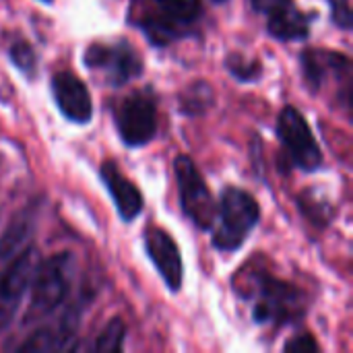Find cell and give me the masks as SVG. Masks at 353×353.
<instances>
[{"mask_svg": "<svg viewBox=\"0 0 353 353\" xmlns=\"http://www.w3.org/2000/svg\"><path fill=\"white\" fill-rule=\"evenodd\" d=\"M174 172H176L184 213L201 230L213 228V223L217 219V207H215L213 196H211L207 184L203 182L194 161L188 155H178L174 161Z\"/></svg>", "mask_w": 353, "mask_h": 353, "instance_id": "cell-7", "label": "cell"}, {"mask_svg": "<svg viewBox=\"0 0 353 353\" xmlns=\"http://www.w3.org/2000/svg\"><path fill=\"white\" fill-rule=\"evenodd\" d=\"M8 56L12 60V64L27 77H31L35 72V66H37V58H35V52L33 48L29 46L27 39H14L8 43Z\"/></svg>", "mask_w": 353, "mask_h": 353, "instance_id": "cell-18", "label": "cell"}, {"mask_svg": "<svg viewBox=\"0 0 353 353\" xmlns=\"http://www.w3.org/2000/svg\"><path fill=\"white\" fill-rule=\"evenodd\" d=\"M85 64L105 77L110 85H124L141 74L143 60L128 41L116 43H93L85 52Z\"/></svg>", "mask_w": 353, "mask_h": 353, "instance_id": "cell-9", "label": "cell"}, {"mask_svg": "<svg viewBox=\"0 0 353 353\" xmlns=\"http://www.w3.org/2000/svg\"><path fill=\"white\" fill-rule=\"evenodd\" d=\"M52 91H54V97H56L60 112L68 120L79 122V124H85L91 120V116H93L91 95L85 87V83L77 74H72L68 70L54 74Z\"/></svg>", "mask_w": 353, "mask_h": 353, "instance_id": "cell-10", "label": "cell"}, {"mask_svg": "<svg viewBox=\"0 0 353 353\" xmlns=\"http://www.w3.org/2000/svg\"><path fill=\"white\" fill-rule=\"evenodd\" d=\"M101 180L114 199L118 213L124 221H132L143 211V194L141 190L120 172L114 161L101 163Z\"/></svg>", "mask_w": 353, "mask_h": 353, "instance_id": "cell-13", "label": "cell"}, {"mask_svg": "<svg viewBox=\"0 0 353 353\" xmlns=\"http://www.w3.org/2000/svg\"><path fill=\"white\" fill-rule=\"evenodd\" d=\"M215 101L213 89L205 81L188 85L180 95V110L188 116H203Z\"/></svg>", "mask_w": 353, "mask_h": 353, "instance_id": "cell-17", "label": "cell"}, {"mask_svg": "<svg viewBox=\"0 0 353 353\" xmlns=\"http://www.w3.org/2000/svg\"><path fill=\"white\" fill-rule=\"evenodd\" d=\"M145 244H147V252H149L151 261L155 263V267H157L159 275L163 277L165 285L170 288V292H178L182 288L184 269H182V256H180V250L174 242V238L159 228H151V230H147Z\"/></svg>", "mask_w": 353, "mask_h": 353, "instance_id": "cell-11", "label": "cell"}, {"mask_svg": "<svg viewBox=\"0 0 353 353\" xmlns=\"http://www.w3.org/2000/svg\"><path fill=\"white\" fill-rule=\"evenodd\" d=\"M79 327V310H68L58 327L41 329L35 335H31L19 350L21 352H54V350H70L74 341V333Z\"/></svg>", "mask_w": 353, "mask_h": 353, "instance_id": "cell-14", "label": "cell"}, {"mask_svg": "<svg viewBox=\"0 0 353 353\" xmlns=\"http://www.w3.org/2000/svg\"><path fill=\"white\" fill-rule=\"evenodd\" d=\"M228 68L240 81H252L261 74V64L256 60H246L244 56H238V54H234L228 60Z\"/></svg>", "mask_w": 353, "mask_h": 353, "instance_id": "cell-20", "label": "cell"}, {"mask_svg": "<svg viewBox=\"0 0 353 353\" xmlns=\"http://www.w3.org/2000/svg\"><path fill=\"white\" fill-rule=\"evenodd\" d=\"M277 132H279L283 149L288 151L292 165H296L304 172H314L321 168V163H323L321 147L316 145V139H314L306 118L294 105H285L281 110L279 122H277Z\"/></svg>", "mask_w": 353, "mask_h": 353, "instance_id": "cell-6", "label": "cell"}, {"mask_svg": "<svg viewBox=\"0 0 353 353\" xmlns=\"http://www.w3.org/2000/svg\"><path fill=\"white\" fill-rule=\"evenodd\" d=\"M250 2H252V8H254L256 12L271 14V12H275V10H279V8L288 6L292 0H250Z\"/></svg>", "mask_w": 353, "mask_h": 353, "instance_id": "cell-23", "label": "cell"}, {"mask_svg": "<svg viewBox=\"0 0 353 353\" xmlns=\"http://www.w3.org/2000/svg\"><path fill=\"white\" fill-rule=\"evenodd\" d=\"M302 70L310 89H321L329 79L350 81V60L343 54L329 50H306L302 52Z\"/></svg>", "mask_w": 353, "mask_h": 353, "instance_id": "cell-12", "label": "cell"}, {"mask_svg": "<svg viewBox=\"0 0 353 353\" xmlns=\"http://www.w3.org/2000/svg\"><path fill=\"white\" fill-rule=\"evenodd\" d=\"M35 219H37V209L35 207H27L25 211H21L10 225L6 228V232L0 238V271L21 252L27 248L33 230H35Z\"/></svg>", "mask_w": 353, "mask_h": 353, "instance_id": "cell-15", "label": "cell"}, {"mask_svg": "<svg viewBox=\"0 0 353 353\" xmlns=\"http://www.w3.org/2000/svg\"><path fill=\"white\" fill-rule=\"evenodd\" d=\"M116 126L128 147L147 145L157 132V103L149 89L126 95L116 105Z\"/></svg>", "mask_w": 353, "mask_h": 353, "instance_id": "cell-5", "label": "cell"}, {"mask_svg": "<svg viewBox=\"0 0 353 353\" xmlns=\"http://www.w3.org/2000/svg\"><path fill=\"white\" fill-rule=\"evenodd\" d=\"M74 261L68 252L39 261L31 279V302L25 314L27 323H35L52 314L68 296L72 283Z\"/></svg>", "mask_w": 353, "mask_h": 353, "instance_id": "cell-2", "label": "cell"}, {"mask_svg": "<svg viewBox=\"0 0 353 353\" xmlns=\"http://www.w3.org/2000/svg\"><path fill=\"white\" fill-rule=\"evenodd\" d=\"M240 292L254 300V321L267 325L296 323L306 312L304 294L267 273H250L248 281H240Z\"/></svg>", "mask_w": 353, "mask_h": 353, "instance_id": "cell-1", "label": "cell"}, {"mask_svg": "<svg viewBox=\"0 0 353 353\" xmlns=\"http://www.w3.org/2000/svg\"><path fill=\"white\" fill-rule=\"evenodd\" d=\"M331 2V14L335 25H339L341 29H350L352 27V8H350V0H329Z\"/></svg>", "mask_w": 353, "mask_h": 353, "instance_id": "cell-21", "label": "cell"}, {"mask_svg": "<svg viewBox=\"0 0 353 353\" xmlns=\"http://www.w3.org/2000/svg\"><path fill=\"white\" fill-rule=\"evenodd\" d=\"M217 2H223V0H217Z\"/></svg>", "mask_w": 353, "mask_h": 353, "instance_id": "cell-24", "label": "cell"}, {"mask_svg": "<svg viewBox=\"0 0 353 353\" xmlns=\"http://www.w3.org/2000/svg\"><path fill=\"white\" fill-rule=\"evenodd\" d=\"M285 352L288 353H316L319 352V343L310 337V335H302V337H296L294 341H290L285 345Z\"/></svg>", "mask_w": 353, "mask_h": 353, "instance_id": "cell-22", "label": "cell"}, {"mask_svg": "<svg viewBox=\"0 0 353 353\" xmlns=\"http://www.w3.org/2000/svg\"><path fill=\"white\" fill-rule=\"evenodd\" d=\"M219 228L215 230L213 244L223 252L238 250L248 234L256 228L261 209L252 194L242 188H225L219 203Z\"/></svg>", "mask_w": 353, "mask_h": 353, "instance_id": "cell-4", "label": "cell"}, {"mask_svg": "<svg viewBox=\"0 0 353 353\" xmlns=\"http://www.w3.org/2000/svg\"><path fill=\"white\" fill-rule=\"evenodd\" d=\"M43 2H50V0H43Z\"/></svg>", "mask_w": 353, "mask_h": 353, "instance_id": "cell-25", "label": "cell"}, {"mask_svg": "<svg viewBox=\"0 0 353 353\" xmlns=\"http://www.w3.org/2000/svg\"><path fill=\"white\" fill-rule=\"evenodd\" d=\"M310 31V17L290 2L288 6L269 14V33L283 41L304 39Z\"/></svg>", "mask_w": 353, "mask_h": 353, "instance_id": "cell-16", "label": "cell"}, {"mask_svg": "<svg viewBox=\"0 0 353 353\" xmlns=\"http://www.w3.org/2000/svg\"><path fill=\"white\" fill-rule=\"evenodd\" d=\"M201 14V0H151V4H143L137 25L151 43L165 46L186 35Z\"/></svg>", "mask_w": 353, "mask_h": 353, "instance_id": "cell-3", "label": "cell"}, {"mask_svg": "<svg viewBox=\"0 0 353 353\" xmlns=\"http://www.w3.org/2000/svg\"><path fill=\"white\" fill-rule=\"evenodd\" d=\"M37 263V250L27 246L0 271V331H4L19 312L21 300L31 285Z\"/></svg>", "mask_w": 353, "mask_h": 353, "instance_id": "cell-8", "label": "cell"}, {"mask_svg": "<svg viewBox=\"0 0 353 353\" xmlns=\"http://www.w3.org/2000/svg\"><path fill=\"white\" fill-rule=\"evenodd\" d=\"M124 335H126L124 321H120V319L110 321L108 327H105V329L101 331V335L97 337L95 352H122V347H124Z\"/></svg>", "mask_w": 353, "mask_h": 353, "instance_id": "cell-19", "label": "cell"}]
</instances>
